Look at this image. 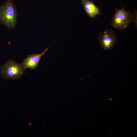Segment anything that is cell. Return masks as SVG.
Returning <instances> with one entry per match:
<instances>
[{
    "label": "cell",
    "instance_id": "3957f363",
    "mask_svg": "<svg viewBox=\"0 0 137 137\" xmlns=\"http://www.w3.org/2000/svg\"><path fill=\"white\" fill-rule=\"evenodd\" d=\"M132 14L123 8L116 9L112 20V26L115 28L123 30L127 27L131 22Z\"/></svg>",
    "mask_w": 137,
    "mask_h": 137
},
{
    "label": "cell",
    "instance_id": "52a82bcc",
    "mask_svg": "<svg viewBox=\"0 0 137 137\" xmlns=\"http://www.w3.org/2000/svg\"><path fill=\"white\" fill-rule=\"evenodd\" d=\"M136 11H135L133 14L132 15L131 18V22H132L133 24L135 27L136 26Z\"/></svg>",
    "mask_w": 137,
    "mask_h": 137
},
{
    "label": "cell",
    "instance_id": "277c9868",
    "mask_svg": "<svg viewBox=\"0 0 137 137\" xmlns=\"http://www.w3.org/2000/svg\"><path fill=\"white\" fill-rule=\"evenodd\" d=\"M100 46L105 50L112 49L117 41L116 34L111 29H107L101 32L98 37Z\"/></svg>",
    "mask_w": 137,
    "mask_h": 137
},
{
    "label": "cell",
    "instance_id": "6da1fadb",
    "mask_svg": "<svg viewBox=\"0 0 137 137\" xmlns=\"http://www.w3.org/2000/svg\"><path fill=\"white\" fill-rule=\"evenodd\" d=\"M18 17V10L12 0H7L0 6V24L8 29L16 27Z\"/></svg>",
    "mask_w": 137,
    "mask_h": 137
},
{
    "label": "cell",
    "instance_id": "7a4b0ae2",
    "mask_svg": "<svg viewBox=\"0 0 137 137\" xmlns=\"http://www.w3.org/2000/svg\"><path fill=\"white\" fill-rule=\"evenodd\" d=\"M25 70L22 63L19 64L10 60L0 67V74L6 79H17L23 75Z\"/></svg>",
    "mask_w": 137,
    "mask_h": 137
},
{
    "label": "cell",
    "instance_id": "8992f818",
    "mask_svg": "<svg viewBox=\"0 0 137 137\" xmlns=\"http://www.w3.org/2000/svg\"><path fill=\"white\" fill-rule=\"evenodd\" d=\"M81 4L87 14L91 18L94 19L98 14H102L99 8L90 0H82Z\"/></svg>",
    "mask_w": 137,
    "mask_h": 137
},
{
    "label": "cell",
    "instance_id": "5b68a950",
    "mask_svg": "<svg viewBox=\"0 0 137 137\" xmlns=\"http://www.w3.org/2000/svg\"><path fill=\"white\" fill-rule=\"evenodd\" d=\"M48 49V48H46L40 54L35 53L28 55L27 57L23 60L22 63L25 68H29L31 70L36 68L38 66L41 57L44 55L45 53Z\"/></svg>",
    "mask_w": 137,
    "mask_h": 137
}]
</instances>
